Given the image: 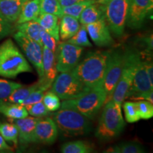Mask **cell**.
Returning a JSON list of instances; mask_svg holds the SVG:
<instances>
[{
    "label": "cell",
    "instance_id": "6da1fadb",
    "mask_svg": "<svg viewBox=\"0 0 153 153\" xmlns=\"http://www.w3.org/2000/svg\"><path fill=\"white\" fill-rule=\"evenodd\" d=\"M110 52L109 51L89 52L71 70L72 72L89 89L103 87Z\"/></svg>",
    "mask_w": 153,
    "mask_h": 153
},
{
    "label": "cell",
    "instance_id": "7a4b0ae2",
    "mask_svg": "<svg viewBox=\"0 0 153 153\" xmlns=\"http://www.w3.org/2000/svg\"><path fill=\"white\" fill-rule=\"evenodd\" d=\"M32 68L13 41L8 38L0 45V76L15 78Z\"/></svg>",
    "mask_w": 153,
    "mask_h": 153
},
{
    "label": "cell",
    "instance_id": "3957f363",
    "mask_svg": "<svg viewBox=\"0 0 153 153\" xmlns=\"http://www.w3.org/2000/svg\"><path fill=\"white\" fill-rule=\"evenodd\" d=\"M104 105L95 135L101 140H110L120 135L126 123L122 116V105L113 100L108 101Z\"/></svg>",
    "mask_w": 153,
    "mask_h": 153
},
{
    "label": "cell",
    "instance_id": "277c9868",
    "mask_svg": "<svg viewBox=\"0 0 153 153\" xmlns=\"http://www.w3.org/2000/svg\"><path fill=\"white\" fill-rule=\"evenodd\" d=\"M57 128L69 137L82 136L91 131L90 119L72 108H60L51 114Z\"/></svg>",
    "mask_w": 153,
    "mask_h": 153
},
{
    "label": "cell",
    "instance_id": "5b68a950",
    "mask_svg": "<svg viewBox=\"0 0 153 153\" xmlns=\"http://www.w3.org/2000/svg\"><path fill=\"white\" fill-rule=\"evenodd\" d=\"M106 93L103 87H96L76 98L63 100L60 108H72L92 120L106 103Z\"/></svg>",
    "mask_w": 153,
    "mask_h": 153
},
{
    "label": "cell",
    "instance_id": "8992f818",
    "mask_svg": "<svg viewBox=\"0 0 153 153\" xmlns=\"http://www.w3.org/2000/svg\"><path fill=\"white\" fill-rule=\"evenodd\" d=\"M103 11L110 30L116 37H122L128 15L130 0H96Z\"/></svg>",
    "mask_w": 153,
    "mask_h": 153
},
{
    "label": "cell",
    "instance_id": "52a82bcc",
    "mask_svg": "<svg viewBox=\"0 0 153 153\" xmlns=\"http://www.w3.org/2000/svg\"><path fill=\"white\" fill-rule=\"evenodd\" d=\"M141 54L135 50L129 49L125 51L123 70L111 100L122 105V103L126 99V94L133 83L137 62Z\"/></svg>",
    "mask_w": 153,
    "mask_h": 153
},
{
    "label": "cell",
    "instance_id": "ba28073f",
    "mask_svg": "<svg viewBox=\"0 0 153 153\" xmlns=\"http://www.w3.org/2000/svg\"><path fill=\"white\" fill-rule=\"evenodd\" d=\"M89 89L72 71H68L60 72L56 76L50 90L62 100H68L79 97Z\"/></svg>",
    "mask_w": 153,
    "mask_h": 153
},
{
    "label": "cell",
    "instance_id": "9c48e42d",
    "mask_svg": "<svg viewBox=\"0 0 153 153\" xmlns=\"http://www.w3.org/2000/svg\"><path fill=\"white\" fill-rule=\"evenodd\" d=\"M124 60L125 51L121 49H116L110 52L103 82V88L106 93V103L111 99L113 93L123 70Z\"/></svg>",
    "mask_w": 153,
    "mask_h": 153
},
{
    "label": "cell",
    "instance_id": "30bf717a",
    "mask_svg": "<svg viewBox=\"0 0 153 153\" xmlns=\"http://www.w3.org/2000/svg\"><path fill=\"white\" fill-rule=\"evenodd\" d=\"M83 47L67 42L57 43L55 51L57 72L71 71L77 63L83 53Z\"/></svg>",
    "mask_w": 153,
    "mask_h": 153
},
{
    "label": "cell",
    "instance_id": "8fae6325",
    "mask_svg": "<svg viewBox=\"0 0 153 153\" xmlns=\"http://www.w3.org/2000/svg\"><path fill=\"white\" fill-rule=\"evenodd\" d=\"M13 37L24 53L27 60L34 66L39 78L43 77V46L20 31H16Z\"/></svg>",
    "mask_w": 153,
    "mask_h": 153
},
{
    "label": "cell",
    "instance_id": "7c38bea8",
    "mask_svg": "<svg viewBox=\"0 0 153 153\" xmlns=\"http://www.w3.org/2000/svg\"><path fill=\"white\" fill-rule=\"evenodd\" d=\"M152 8L153 0H130L126 26L132 29L142 27Z\"/></svg>",
    "mask_w": 153,
    "mask_h": 153
},
{
    "label": "cell",
    "instance_id": "4fadbf2b",
    "mask_svg": "<svg viewBox=\"0 0 153 153\" xmlns=\"http://www.w3.org/2000/svg\"><path fill=\"white\" fill-rule=\"evenodd\" d=\"M58 136V128L51 117H41L36 122L33 143L51 145Z\"/></svg>",
    "mask_w": 153,
    "mask_h": 153
},
{
    "label": "cell",
    "instance_id": "5bb4252c",
    "mask_svg": "<svg viewBox=\"0 0 153 153\" xmlns=\"http://www.w3.org/2000/svg\"><path fill=\"white\" fill-rule=\"evenodd\" d=\"M153 91V85L150 84L145 67V60L140 56L137 62L136 70L134 75L133 83L126 95V98L132 99L143 93Z\"/></svg>",
    "mask_w": 153,
    "mask_h": 153
},
{
    "label": "cell",
    "instance_id": "9a60e30c",
    "mask_svg": "<svg viewBox=\"0 0 153 153\" xmlns=\"http://www.w3.org/2000/svg\"><path fill=\"white\" fill-rule=\"evenodd\" d=\"M86 29L89 37L99 47L109 46L114 43L110 29L104 18L86 25Z\"/></svg>",
    "mask_w": 153,
    "mask_h": 153
},
{
    "label": "cell",
    "instance_id": "2e32d148",
    "mask_svg": "<svg viewBox=\"0 0 153 153\" xmlns=\"http://www.w3.org/2000/svg\"><path fill=\"white\" fill-rule=\"evenodd\" d=\"M38 118H39L28 116L23 118L11 120L18 130V140L21 145L26 146L30 143H33L34 131Z\"/></svg>",
    "mask_w": 153,
    "mask_h": 153
},
{
    "label": "cell",
    "instance_id": "e0dca14e",
    "mask_svg": "<svg viewBox=\"0 0 153 153\" xmlns=\"http://www.w3.org/2000/svg\"><path fill=\"white\" fill-rule=\"evenodd\" d=\"M51 84L48 83L43 79V78H39V80L36 83L29 86H26L17 88L11 94L10 96L7 98V100L11 103H15V104H21L29 96L33 91L36 90L39 87H45L48 89H50L51 87Z\"/></svg>",
    "mask_w": 153,
    "mask_h": 153
},
{
    "label": "cell",
    "instance_id": "ac0fdd59",
    "mask_svg": "<svg viewBox=\"0 0 153 153\" xmlns=\"http://www.w3.org/2000/svg\"><path fill=\"white\" fill-rule=\"evenodd\" d=\"M43 79L52 85L57 75L56 68V60L55 53L43 46Z\"/></svg>",
    "mask_w": 153,
    "mask_h": 153
},
{
    "label": "cell",
    "instance_id": "d6986e66",
    "mask_svg": "<svg viewBox=\"0 0 153 153\" xmlns=\"http://www.w3.org/2000/svg\"><path fill=\"white\" fill-rule=\"evenodd\" d=\"M44 30L52 36L57 42L60 41L59 17L51 14H40L36 19Z\"/></svg>",
    "mask_w": 153,
    "mask_h": 153
},
{
    "label": "cell",
    "instance_id": "ffe728a7",
    "mask_svg": "<svg viewBox=\"0 0 153 153\" xmlns=\"http://www.w3.org/2000/svg\"><path fill=\"white\" fill-rule=\"evenodd\" d=\"M27 0H0V11L12 24L16 22L23 5Z\"/></svg>",
    "mask_w": 153,
    "mask_h": 153
},
{
    "label": "cell",
    "instance_id": "44dd1931",
    "mask_svg": "<svg viewBox=\"0 0 153 153\" xmlns=\"http://www.w3.org/2000/svg\"><path fill=\"white\" fill-rule=\"evenodd\" d=\"M79 27L78 19L69 15H63L60 21V39L68 41L78 31Z\"/></svg>",
    "mask_w": 153,
    "mask_h": 153
},
{
    "label": "cell",
    "instance_id": "7402d4cb",
    "mask_svg": "<svg viewBox=\"0 0 153 153\" xmlns=\"http://www.w3.org/2000/svg\"><path fill=\"white\" fill-rule=\"evenodd\" d=\"M40 13L39 0H27L23 5L16 24H20L30 21H35Z\"/></svg>",
    "mask_w": 153,
    "mask_h": 153
},
{
    "label": "cell",
    "instance_id": "603a6c76",
    "mask_svg": "<svg viewBox=\"0 0 153 153\" xmlns=\"http://www.w3.org/2000/svg\"><path fill=\"white\" fill-rule=\"evenodd\" d=\"M0 113L10 120L27 117L28 113L26 107L22 104L6 102L0 100Z\"/></svg>",
    "mask_w": 153,
    "mask_h": 153
},
{
    "label": "cell",
    "instance_id": "cb8c5ba5",
    "mask_svg": "<svg viewBox=\"0 0 153 153\" xmlns=\"http://www.w3.org/2000/svg\"><path fill=\"white\" fill-rule=\"evenodd\" d=\"M17 31L22 32L27 37L33 40L42 45L41 41V32L43 30L40 24L36 21H30L20 24H16Z\"/></svg>",
    "mask_w": 153,
    "mask_h": 153
},
{
    "label": "cell",
    "instance_id": "d4e9b609",
    "mask_svg": "<svg viewBox=\"0 0 153 153\" xmlns=\"http://www.w3.org/2000/svg\"><path fill=\"white\" fill-rule=\"evenodd\" d=\"M104 18L103 11L101 10L99 5L97 2L93 3L88 6L87 8L84 9L82 14H80L78 20L82 25H86L91 24L99 19Z\"/></svg>",
    "mask_w": 153,
    "mask_h": 153
},
{
    "label": "cell",
    "instance_id": "484cf974",
    "mask_svg": "<svg viewBox=\"0 0 153 153\" xmlns=\"http://www.w3.org/2000/svg\"><path fill=\"white\" fill-rule=\"evenodd\" d=\"M94 151L91 143L84 140H74L64 143L60 148L62 153H91Z\"/></svg>",
    "mask_w": 153,
    "mask_h": 153
},
{
    "label": "cell",
    "instance_id": "4316f807",
    "mask_svg": "<svg viewBox=\"0 0 153 153\" xmlns=\"http://www.w3.org/2000/svg\"><path fill=\"white\" fill-rule=\"evenodd\" d=\"M108 153H144L145 150L137 142H123L115 145L105 151Z\"/></svg>",
    "mask_w": 153,
    "mask_h": 153
},
{
    "label": "cell",
    "instance_id": "83f0119b",
    "mask_svg": "<svg viewBox=\"0 0 153 153\" xmlns=\"http://www.w3.org/2000/svg\"><path fill=\"white\" fill-rule=\"evenodd\" d=\"M0 135L5 141L12 143L15 148H17L19 143L18 130L14 123H0Z\"/></svg>",
    "mask_w": 153,
    "mask_h": 153
},
{
    "label": "cell",
    "instance_id": "f1b7e54d",
    "mask_svg": "<svg viewBox=\"0 0 153 153\" xmlns=\"http://www.w3.org/2000/svg\"><path fill=\"white\" fill-rule=\"evenodd\" d=\"M40 14H51L61 18L63 16L62 7L58 0H39Z\"/></svg>",
    "mask_w": 153,
    "mask_h": 153
},
{
    "label": "cell",
    "instance_id": "f546056e",
    "mask_svg": "<svg viewBox=\"0 0 153 153\" xmlns=\"http://www.w3.org/2000/svg\"><path fill=\"white\" fill-rule=\"evenodd\" d=\"M96 0H87V1H81V2L74 4L62 7L63 15H69L73 16L76 19H79L80 14H82L84 9L87 8L88 6L94 3Z\"/></svg>",
    "mask_w": 153,
    "mask_h": 153
},
{
    "label": "cell",
    "instance_id": "4dcf8cb0",
    "mask_svg": "<svg viewBox=\"0 0 153 153\" xmlns=\"http://www.w3.org/2000/svg\"><path fill=\"white\" fill-rule=\"evenodd\" d=\"M68 43L81 47H91L92 44L89 41L87 36V31L85 25H82L78 30V31L68 40Z\"/></svg>",
    "mask_w": 153,
    "mask_h": 153
},
{
    "label": "cell",
    "instance_id": "1f68e13d",
    "mask_svg": "<svg viewBox=\"0 0 153 153\" xmlns=\"http://www.w3.org/2000/svg\"><path fill=\"white\" fill-rule=\"evenodd\" d=\"M123 108L124 114H125L126 120L128 123H136L140 120L136 102L126 101L123 105Z\"/></svg>",
    "mask_w": 153,
    "mask_h": 153
},
{
    "label": "cell",
    "instance_id": "d6a6232c",
    "mask_svg": "<svg viewBox=\"0 0 153 153\" xmlns=\"http://www.w3.org/2000/svg\"><path fill=\"white\" fill-rule=\"evenodd\" d=\"M42 101L49 112L56 111L60 108V99L51 90L46 91Z\"/></svg>",
    "mask_w": 153,
    "mask_h": 153
},
{
    "label": "cell",
    "instance_id": "836d02e7",
    "mask_svg": "<svg viewBox=\"0 0 153 153\" xmlns=\"http://www.w3.org/2000/svg\"><path fill=\"white\" fill-rule=\"evenodd\" d=\"M23 86L18 82L9 81L0 78V100H7L11 93L17 88Z\"/></svg>",
    "mask_w": 153,
    "mask_h": 153
},
{
    "label": "cell",
    "instance_id": "e575fe53",
    "mask_svg": "<svg viewBox=\"0 0 153 153\" xmlns=\"http://www.w3.org/2000/svg\"><path fill=\"white\" fill-rule=\"evenodd\" d=\"M25 107H26L28 114L33 117L41 118L49 114L48 110L47 109L42 101L32 104L26 105Z\"/></svg>",
    "mask_w": 153,
    "mask_h": 153
},
{
    "label": "cell",
    "instance_id": "d590c367",
    "mask_svg": "<svg viewBox=\"0 0 153 153\" xmlns=\"http://www.w3.org/2000/svg\"><path fill=\"white\" fill-rule=\"evenodd\" d=\"M136 104L140 119L148 120L153 117V104L147 100H139Z\"/></svg>",
    "mask_w": 153,
    "mask_h": 153
},
{
    "label": "cell",
    "instance_id": "8d00e7d4",
    "mask_svg": "<svg viewBox=\"0 0 153 153\" xmlns=\"http://www.w3.org/2000/svg\"><path fill=\"white\" fill-rule=\"evenodd\" d=\"M49 89H48L47 87H39L36 90L33 91L28 97L26 98L25 100L22 103V105L23 106H26V105H29L34 104V103L39 102L43 100V96L45 94V93L46 92V91L48 90Z\"/></svg>",
    "mask_w": 153,
    "mask_h": 153
},
{
    "label": "cell",
    "instance_id": "74e56055",
    "mask_svg": "<svg viewBox=\"0 0 153 153\" xmlns=\"http://www.w3.org/2000/svg\"><path fill=\"white\" fill-rule=\"evenodd\" d=\"M14 30L12 23L9 22L0 11V40L10 35Z\"/></svg>",
    "mask_w": 153,
    "mask_h": 153
},
{
    "label": "cell",
    "instance_id": "f35d334b",
    "mask_svg": "<svg viewBox=\"0 0 153 153\" xmlns=\"http://www.w3.org/2000/svg\"><path fill=\"white\" fill-rule=\"evenodd\" d=\"M41 41L42 46H45L55 53L58 42L43 29L41 32Z\"/></svg>",
    "mask_w": 153,
    "mask_h": 153
},
{
    "label": "cell",
    "instance_id": "ab89813d",
    "mask_svg": "<svg viewBox=\"0 0 153 153\" xmlns=\"http://www.w3.org/2000/svg\"><path fill=\"white\" fill-rule=\"evenodd\" d=\"M145 67H146V71L148 73L150 84L153 85V65L152 61L150 60V59L145 60Z\"/></svg>",
    "mask_w": 153,
    "mask_h": 153
},
{
    "label": "cell",
    "instance_id": "60d3db41",
    "mask_svg": "<svg viewBox=\"0 0 153 153\" xmlns=\"http://www.w3.org/2000/svg\"><path fill=\"white\" fill-rule=\"evenodd\" d=\"M141 43L143 45H145V48L148 49V51H150L152 50V36L149 35V36H143L141 38Z\"/></svg>",
    "mask_w": 153,
    "mask_h": 153
},
{
    "label": "cell",
    "instance_id": "b9f144b4",
    "mask_svg": "<svg viewBox=\"0 0 153 153\" xmlns=\"http://www.w3.org/2000/svg\"><path fill=\"white\" fill-rule=\"evenodd\" d=\"M14 152V148H11L6 143L4 139L0 135V152Z\"/></svg>",
    "mask_w": 153,
    "mask_h": 153
},
{
    "label": "cell",
    "instance_id": "7bdbcfd3",
    "mask_svg": "<svg viewBox=\"0 0 153 153\" xmlns=\"http://www.w3.org/2000/svg\"><path fill=\"white\" fill-rule=\"evenodd\" d=\"M87 1V0H58L59 3H60V4L62 7H68V6L81 2V1Z\"/></svg>",
    "mask_w": 153,
    "mask_h": 153
}]
</instances>
